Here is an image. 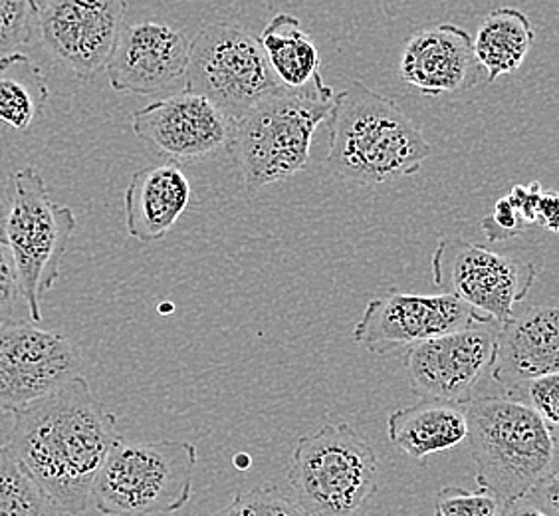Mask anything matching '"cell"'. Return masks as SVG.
Masks as SVG:
<instances>
[{
	"instance_id": "10",
	"label": "cell",
	"mask_w": 559,
	"mask_h": 516,
	"mask_svg": "<svg viewBox=\"0 0 559 516\" xmlns=\"http://www.w3.org/2000/svg\"><path fill=\"white\" fill-rule=\"evenodd\" d=\"M478 322H495L451 292L411 294L389 289L364 310L354 328V340L371 354L388 355L441 333ZM498 324V322H496Z\"/></svg>"
},
{
	"instance_id": "20",
	"label": "cell",
	"mask_w": 559,
	"mask_h": 516,
	"mask_svg": "<svg viewBox=\"0 0 559 516\" xmlns=\"http://www.w3.org/2000/svg\"><path fill=\"white\" fill-rule=\"evenodd\" d=\"M474 55L492 84L500 75L514 74L526 62L536 31L526 14L512 7L488 12L473 38Z\"/></svg>"
},
{
	"instance_id": "23",
	"label": "cell",
	"mask_w": 559,
	"mask_h": 516,
	"mask_svg": "<svg viewBox=\"0 0 559 516\" xmlns=\"http://www.w3.org/2000/svg\"><path fill=\"white\" fill-rule=\"evenodd\" d=\"M60 515L43 486L9 445H0V516Z\"/></svg>"
},
{
	"instance_id": "22",
	"label": "cell",
	"mask_w": 559,
	"mask_h": 516,
	"mask_svg": "<svg viewBox=\"0 0 559 516\" xmlns=\"http://www.w3.org/2000/svg\"><path fill=\"white\" fill-rule=\"evenodd\" d=\"M50 90L40 66L31 56H0V124L28 131L43 116Z\"/></svg>"
},
{
	"instance_id": "24",
	"label": "cell",
	"mask_w": 559,
	"mask_h": 516,
	"mask_svg": "<svg viewBox=\"0 0 559 516\" xmlns=\"http://www.w3.org/2000/svg\"><path fill=\"white\" fill-rule=\"evenodd\" d=\"M218 515L294 516L304 515V511L294 495H286L278 486H254L237 493Z\"/></svg>"
},
{
	"instance_id": "18",
	"label": "cell",
	"mask_w": 559,
	"mask_h": 516,
	"mask_svg": "<svg viewBox=\"0 0 559 516\" xmlns=\"http://www.w3.org/2000/svg\"><path fill=\"white\" fill-rule=\"evenodd\" d=\"M193 187L177 162L143 167L131 175L123 197L126 226L140 243H159L191 204Z\"/></svg>"
},
{
	"instance_id": "33",
	"label": "cell",
	"mask_w": 559,
	"mask_h": 516,
	"mask_svg": "<svg viewBox=\"0 0 559 516\" xmlns=\"http://www.w3.org/2000/svg\"><path fill=\"white\" fill-rule=\"evenodd\" d=\"M11 199H7V191H4V187H0V231H2V226H4V219H7V213H9V207H11Z\"/></svg>"
},
{
	"instance_id": "15",
	"label": "cell",
	"mask_w": 559,
	"mask_h": 516,
	"mask_svg": "<svg viewBox=\"0 0 559 516\" xmlns=\"http://www.w3.org/2000/svg\"><path fill=\"white\" fill-rule=\"evenodd\" d=\"M191 40L163 22L128 24L109 58V86L116 92L153 96L183 80Z\"/></svg>"
},
{
	"instance_id": "14",
	"label": "cell",
	"mask_w": 559,
	"mask_h": 516,
	"mask_svg": "<svg viewBox=\"0 0 559 516\" xmlns=\"http://www.w3.org/2000/svg\"><path fill=\"white\" fill-rule=\"evenodd\" d=\"M131 128L159 157L177 163L211 160L233 140V119L189 90L138 109Z\"/></svg>"
},
{
	"instance_id": "21",
	"label": "cell",
	"mask_w": 559,
	"mask_h": 516,
	"mask_svg": "<svg viewBox=\"0 0 559 516\" xmlns=\"http://www.w3.org/2000/svg\"><path fill=\"white\" fill-rule=\"evenodd\" d=\"M260 44L266 52L272 72L284 86H308L322 75L318 46L294 14L280 12L272 16L260 34Z\"/></svg>"
},
{
	"instance_id": "2",
	"label": "cell",
	"mask_w": 559,
	"mask_h": 516,
	"mask_svg": "<svg viewBox=\"0 0 559 516\" xmlns=\"http://www.w3.org/2000/svg\"><path fill=\"white\" fill-rule=\"evenodd\" d=\"M325 165L342 181L381 185L411 177L429 160L430 145L393 99L364 82L335 94Z\"/></svg>"
},
{
	"instance_id": "30",
	"label": "cell",
	"mask_w": 559,
	"mask_h": 516,
	"mask_svg": "<svg viewBox=\"0 0 559 516\" xmlns=\"http://www.w3.org/2000/svg\"><path fill=\"white\" fill-rule=\"evenodd\" d=\"M480 225H483V231H485V235L490 243H502L508 238L518 237L520 233H524V228L527 226L510 197L500 199L496 203L492 215L483 219Z\"/></svg>"
},
{
	"instance_id": "29",
	"label": "cell",
	"mask_w": 559,
	"mask_h": 516,
	"mask_svg": "<svg viewBox=\"0 0 559 516\" xmlns=\"http://www.w3.org/2000/svg\"><path fill=\"white\" fill-rule=\"evenodd\" d=\"M21 301L22 292L11 248L7 245L4 235L0 231V324L12 322L16 306Z\"/></svg>"
},
{
	"instance_id": "26",
	"label": "cell",
	"mask_w": 559,
	"mask_h": 516,
	"mask_svg": "<svg viewBox=\"0 0 559 516\" xmlns=\"http://www.w3.org/2000/svg\"><path fill=\"white\" fill-rule=\"evenodd\" d=\"M435 513L439 516H498L506 515V508L498 496L483 486H478L476 493H468L451 484L435 496Z\"/></svg>"
},
{
	"instance_id": "19",
	"label": "cell",
	"mask_w": 559,
	"mask_h": 516,
	"mask_svg": "<svg viewBox=\"0 0 559 516\" xmlns=\"http://www.w3.org/2000/svg\"><path fill=\"white\" fill-rule=\"evenodd\" d=\"M389 439L413 459H425L466 442V403L420 399L415 406L399 408L389 415Z\"/></svg>"
},
{
	"instance_id": "1",
	"label": "cell",
	"mask_w": 559,
	"mask_h": 516,
	"mask_svg": "<svg viewBox=\"0 0 559 516\" xmlns=\"http://www.w3.org/2000/svg\"><path fill=\"white\" fill-rule=\"evenodd\" d=\"M118 442V418L82 374L14 413L12 449L60 515L86 513L97 473Z\"/></svg>"
},
{
	"instance_id": "6",
	"label": "cell",
	"mask_w": 559,
	"mask_h": 516,
	"mask_svg": "<svg viewBox=\"0 0 559 516\" xmlns=\"http://www.w3.org/2000/svg\"><path fill=\"white\" fill-rule=\"evenodd\" d=\"M377 483L376 452L349 423H325L296 442L288 484L304 515H355L376 496Z\"/></svg>"
},
{
	"instance_id": "17",
	"label": "cell",
	"mask_w": 559,
	"mask_h": 516,
	"mask_svg": "<svg viewBox=\"0 0 559 516\" xmlns=\"http://www.w3.org/2000/svg\"><path fill=\"white\" fill-rule=\"evenodd\" d=\"M559 372V308L532 306L498 328L492 379L506 394Z\"/></svg>"
},
{
	"instance_id": "11",
	"label": "cell",
	"mask_w": 559,
	"mask_h": 516,
	"mask_svg": "<svg viewBox=\"0 0 559 516\" xmlns=\"http://www.w3.org/2000/svg\"><path fill=\"white\" fill-rule=\"evenodd\" d=\"M500 324L478 322L409 345L405 372L420 399L466 403L474 387L492 370Z\"/></svg>"
},
{
	"instance_id": "31",
	"label": "cell",
	"mask_w": 559,
	"mask_h": 516,
	"mask_svg": "<svg viewBox=\"0 0 559 516\" xmlns=\"http://www.w3.org/2000/svg\"><path fill=\"white\" fill-rule=\"evenodd\" d=\"M512 199V203L516 204L520 215L524 219L526 225L538 223V204L542 199V187L539 184L516 185L512 189V194L508 195Z\"/></svg>"
},
{
	"instance_id": "5",
	"label": "cell",
	"mask_w": 559,
	"mask_h": 516,
	"mask_svg": "<svg viewBox=\"0 0 559 516\" xmlns=\"http://www.w3.org/2000/svg\"><path fill=\"white\" fill-rule=\"evenodd\" d=\"M197 461L193 443H128L119 437L97 473L92 501L102 515L179 513L193 495Z\"/></svg>"
},
{
	"instance_id": "3",
	"label": "cell",
	"mask_w": 559,
	"mask_h": 516,
	"mask_svg": "<svg viewBox=\"0 0 559 516\" xmlns=\"http://www.w3.org/2000/svg\"><path fill=\"white\" fill-rule=\"evenodd\" d=\"M335 94L322 75L284 87L233 121L230 153L250 194L304 172L316 131L332 116Z\"/></svg>"
},
{
	"instance_id": "34",
	"label": "cell",
	"mask_w": 559,
	"mask_h": 516,
	"mask_svg": "<svg viewBox=\"0 0 559 516\" xmlns=\"http://www.w3.org/2000/svg\"><path fill=\"white\" fill-rule=\"evenodd\" d=\"M558 437V435H556ZM554 471L559 473V437H558V453H556V462H554Z\"/></svg>"
},
{
	"instance_id": "35",
	"label": "cell",
	"mask_w": 559,
	"mask_h": 516,
	"mask_svg": "<svg viewBox=\"0 0 559 516\" xmlns=\"http://www.w3.org/2000/svg\"><path fill=\"white\" fill-rule=\"evenodd\" d=\"M34 2H36V7H38V4H43V2H46V0H34Z\"/></svg>"
},
{
	"instance_id": "9",
	"label": "cell",
	"mask_w": 559,
	"mask_h": 516,
	"mask_svg": "<svg viewBox=\"0 0 559 516\" xmlns=\"http://www.w3.org/2000/svg\"><path fill=\"white\" fill-rule=\"evenodd\" d=\"M536 277L534 262L461 238H444L432 255V282L500 326L516 314Z\"/></svg>"
},
{
	"instance_id": "28",
	"label": "cell",
	"mask_w": 559,
	"mask_h": 516,
	"mask_svg": "<svg viewBox=\"0 0 559 516\" xmlns=\"http://www.w3.org/2000/svg\"><path fill=\"white\" fill-rule=\"evenodd\" d=\"M508 515L559 516V473L551 471L539 479Z\"/></svg>"
},
{
	"instance_id": "16",
	"label": "cell",
	"mask_w": 559,
	"mask_h": 516,
	"mask_svg": "<svg viewBox=\"0 0 559 516\" xmlns=\"http://www.w3.org/2000/svg\"><path fill=\"white\" fill-rule=\"evenodd\" d=\"M483 66L474 40L461 26L444 22L411 34L399 60V75L423 96L459 94L480 80Z\"/></svg>"
},
{
	"instance_id": "4",
	"label": "cell",
	"mask_w": 559,
	"mask_h": 516,
	"mask_svg": "<svg viewBox=\"0 0 559 516\" xmlns=\"http://www.w3.org/2000/svg\"><path fill=\"white\" fill-rule=\"evenodd\" d=\"M476 483L502 501L506 515L554 471L558 437L548 421L522 399L488 396L466 401Z\"/></svg>"
},
{
	"instance_id": "7",
	"label": "cell",
	"mask_w": 559,
	"mask_h": 516,
	"mask_svg": "<svg viewBox=\"0 0 559 516\" xmlns=\"http://www.w3.org/2000/svg\"><path fill=\"white\" fill-rule=\"evenodd\" d=\"M74 231V211L56 203L40 173L22 167L12 175V201L2 235L11 248L22 301L36 324L43 322L40 302L60 279Z\"/></svg>"
},
{
	"instance_id": "27",
	"label": "cell",
	"mask_w": 559,
	"mask_h": 516,
	"mask_svg": "<svg viewBox=\"0 0 559 516\" xmlns=\"http://www.w3.org/2000/svg\"><path fill=\"white\" fill-rule=\"evenodd\" d=\"M506 396L526 401L551 427H559V372L530 379Z\"/></svg>"
},
{
	"instance_id": "13",
	"label": "cell",
	"mask_w": 559,
	"mask_h": 516,
	"mask_svg": "<svg viewBox=\"0 0 559 516\" xmlns=\"http://www.w3.org/2000/svg\"><path fill=\"white\" fill-rule=\"evenodd\" d=\"M130 0H46L36 28L44 48L80 80L106 70Z\"/></svg>"
},
{
	"instance_id": "32",
	"label": "cell",
	"mask_w": 559,
	"mask_h": 516,
	"mask_svg": "<svg viewBox=\"0 0 559 516\" xmlns=\"http://www.w3.org/2000/svg\"><path fill=\"white\" fill-rule=\"evenodd\" d=\"M538 223L548 231L559 233V194H542L538 204Z\"/></svg>"
},
{
	"instance_id": "8",
	"label": "cell",
	"mask_w": 559,
	"mask_h": 516,
	"mask_svg": "<svg viewBox=\"0 0 559 516\" xmlns=\"http://www.w3.org/2000/svg\"><path fill=\"white\" fill-rule=\"evenodd\" d=\"M284 87L260 38L245 28L209 24L194 36L185 90L211 99L233 121Z\"/></svg>"
},
{
	"instance_id": "25",
	"label": "cell",
	"mask_w": 559,
	"mask_h": 516,
	"mask_svg": "<svg viewBox=\"0 0 559 516\" xmlns=\"http://www.w3.org/2000/svg\"><path fill=\"white\" fill-rule=\"evenodd\" d=\"M36 22L38 7L34 0H0V55L31 44Z\"/></svg>"
},
{
	"instance_id": "12",
	"label": "cell",
	"mask_w": 559,
	"mask_h": 516,
	"mask_svg": "<svg viewBox=\"0 0 559 516\" xmlns=\"http://www.w3.org/2000/svg\"><path fill=\"white\" fill-rule=\"evenodd\" d=\"M82 372L78 345L36 322L0 324V411L16 413Z\"/></svg>"
}]
</instances>
